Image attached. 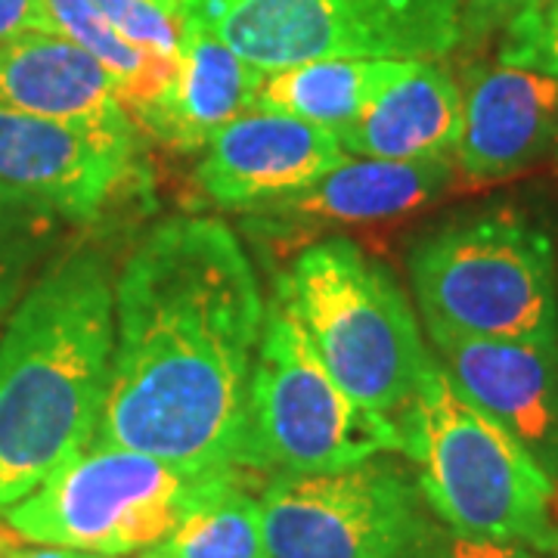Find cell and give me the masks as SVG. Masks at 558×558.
Returning <instances> with one entry per match:
<instances>
[{"label":"cell","instance_id":"obj_1","mask_svg":"<svg viewBox=\"0 0 558 558\" xmlns=\"http://www.w3.org/2000/svg\"><path fill=\"white\" fill-rule=\"evenodd\" d=\"M264 295L218 218L146 230L116 277V351L94 444L183 469H245Z\"/></svg>","mask_w":558,"mask_h":558},{"label":"cell","instance_id":"obj_2","mask_svg":"<svg viewBox=\"0 0 558 558\" xmlns=\"http://www.w3.org/2000/svg\"><path fill=\"white\" fill-rule=\"evenodd\" d=\"M116 351V274L78 245L22 295L0 332V515L81 457L100 428Z\"/></svg>","mask_w":558,"mask_h":558},{"label":"cell","instance_id":"obj_3","mask_svg":"<svg viewBox=\"0 0 558 558\" xmlns=\"http://www.w3.org/2000/svg\"><path fill=\"white\" fill-rule=\"evenodd\" d=\"M428 512L462 534L558 556V484L499 422L459 391L435 360L398 416Z\"/></svg>","mask_w":558,"mask_h":558},{"label":"cell","instance_id":"obj_4","mask_svg":"<svg viewBox=\"0 0 558 558\" xmlns=\"http://www.w3.org/2000/svg\"><path fill=\"white\" fill-rule=\"evenodd\" d=\"M277 292L317 360L354 400L398 418L435 366L416 307L357 242L323 240L292 260Z\"/></svg>","mask_w":558,"mask_h":558},{"label":"cell","instance_id":"obj_5","mask_svg":"<svg viewBox=\"0 0 558 558\" xmlns=\"http://www.w3.org/2000/svg\"><path fill=\"white\" fill-rule=\"evenodd\" d=\"M410 282L425 332L558 341L556 248L512 205L459 215L410 252Z\"/></svg>","mask_w":558,"mask_h":558},{"label":"cell","instance_id":"obj_6","mask_svg":"<svg viewBox=\"0 0 558 558\" xmlns=\"http://www.w3.org/2000/svg\"><path fill=\"white\" fill-rule=\"evenodd\" d=\"M248 478L264 475L252 469L196 472L137 450L90 444L0 519L32 543L124 558L159 546L205 499Z\"/></svg>","mask_w":558,"mask_h":558},{"label":"cell","instance_id":"obj_7","mask_svg":"<svg viewBox=\"0 0 558 558\" xmlns=\"http://www.w3.org/2000/svg\"><path fill=\"white\" fill-rule=\"evenodd\" d=\"M381 453L403 457L398 418L363 407L336 385L274 289L248 381L245 469L311 475L351 469Z\"/></svg>","mask_w":558,"mask_h":558},{"label":"cell","instance_id":"obj_8","mask_svg":"<svg viewBox=\"0 0 558 558\" xmlns=\"http://www.w3.org/2000/svg\"><path fill=\"white\" fill-rule=\"evenodd\" d=\"M180 20L260 72L311 60H444L469 40L462 0H180Z\"/></svg>","mask_w":558,"mask_h":558},{"label":"cell","instance_id":"obj_9","mask_svg":"<svg viewBox=\"0 0 558 558\" xmlns=\"http://www.w3.org/2000/svg\"><path fill=\"white\" fill-rule=\"evenodd\" d=\"M391 457L339 472L267 475L264 558H403L432 512L416 472Z\"/></svg>","mask_w":558,"mask_h":558},{"label":"cell","instance_id":"obj_10","mask_svg":"<svg viewBox=\"0 0 558 558\" xmlns=\"http://www.w3.org/2000/svg\"><path fill=\"white\" fill-rule=\"evenodd\" d=\"M140 134H106L0 106V180L50 205L65 223H90L140 186Z\"/></svg>","mask_w":558,"mask_h":558},{"label":"cell","instance_id":"obj_11","mask_svg":"<svg viewBox=\"0 0 558 558\" xmlns=\"http://www.w3.org/2000/svg\"><path fill=\"white\" fill-rule=\"evenodd\" d=\"M425 336L459 391L499 422L558 484V341Z\"/></svg>","mask_w":558,"mask_h":558},{"label":"cell","instance_id":"obj_12","mask_svg":"<svg viewBox=\"0 0 558 558\" xmlns=\"http://www.w3.org/2000/svg\"><path fill=\"white\" fill-rule=\"evenodd\" d=\"M348 159L339 137L311 121L252 106L205 143L202 193L223 208L255 211L292 196Z\"/></svg>","mask_w":558,"mask_h":558},{"label":"cell","instance_id":"obj_13","mask_svg":"<svg viewBox=\"0 0 558 558\" xmlns=\"http://www.w3.org/2000/svg\"><path fill=\"white\" fill-rule=\"evenodd\" d=\"M558 143V81L521 65H472L462 81L453 156L475 180H502L546 159Z\"/></svg>","mask_w":558,"mask_h":558},{"label":"cell","instance_id":"obj_14","mask_svg":"<svg viewBox=\"0 0 558 558\" xmlns=\"http://www.w3.org/2000/svg\"><path fill=\"white\" fill-rule=\"evenodd\" d=\"M0 106L106 134H140L119 81L57 32H28L0 44Z\"/></svg>","mask_w":558,"mask_h":558},{"label":"cell","instance_id":"obj_15","mask_svg":"<svg viewBox=\"0 0 558 558\" xmlns=\"http://www.w3.org/2000/svg\"><path fill=\"white\" fill-rule=\"evenodd\" d=\"M453 178L457 165L450 159L388 161L348 156L304 190L267 202L252 215L301 230L400 218L440 199Z\"/></svg>","mask_w":558,"mask_h":558},{"label":"cell","instance_id":"obj_16","mask_svg":"<svg viewBox=\"0 0 558 558\" xmlns=\"http://www.w3.org/2000/svg\"><path fill=\"white\" fill-rule=\"evenodd\" d=\"M462 121V87L438 60H403L366 102V109L336 134L357 159L418 161L450 159Z\"/></svg>","mask_w":558,"mask_h":558},{"label":"cell","instance_id":"obj_17","mask_svg":"<svg viewBox=\"0 0 558 558\" xmlns=\"http://www.w3.org/2000/svg\"><path fill=\"white\" fill-rule=\"evenodd\" d=\"M183 22L178 78L156 112L143 121L161 143L180 153L202 149L227 121L258 106L264 75L240 53H233L220 38L193 22Z\"/></svg>","mask_w":558,"mask_h":558},{"label":"cell","instance_id":"obj_18","mask_svg":"<svg viewBox=\"0 0 558 558\" xmlns=\"http://www.w3.org/2000/svg\"><path fill=\"white\" fill-rule=\"evenodd\" d=\"M403 60H311L267 72L258 106L341 134Z\"/></svg>","mask_w":558,"mask_h":558},{"label":"cell","instance_id":"obj_19","mask_svg":"<svg viewBox=\"0 0 558 558\" xmlns=\"http://www.w3.org/2000/svg\"><path fill=\"white\" fill-rule=\"evenodd\" d=\"M267 478H248L205 499L178 527L146 549L149 558H264L260 490Z\"/></svg>","mask_w":558,"mask_h":558},{"label":"cell","instance_id":"obj_20","mask_svg":"<svg viewBox=\"0 0 558 558\" xmlns=\"http://www.w3.org/2000/svg\"><path fill=\"white\" fill-rule=\"evenodd\" d=\"M62 223L50 205L0 180V326L38 279L40 260L57 248Z\"/></svg>","mask_w":558,"mask_h":558},{"label":"cell","instance_id":"obj_21","mask_svg":"<svg viewBox=\"0 0 558 558\" xmlns=\"http://www.w3.org/2000/svg\"><path fill=\"white\" fill-rule=\"evenodd\" d=\"M497 62L558 81V0H521L502 22Z\"/></svg>","mask_w":558,"mask_h":558},{"label":"cell","instance_id":"obj_22","mask_svg":"<svg viewBox=\"0 0 558 558\" xmlns=\"http://www.w3.org/2000/svg\"><path fill=\"white\" fill-rule=\"evenodd\" d=\"M403 558H553L543 556L531 546L509 543V539L475 537V534H462L447 524H440L435 515L425 521V527L418 531L413 543L407 546Z\"/></svg>","mask_w":558,"mask_h":558},{"label":"cell","instance_id":"obj_23","mask_svg":"<svg viewBox=\"0 0 558 558\" xmlns=\"http://www.w3.org/2000/svg\"><path fill=\"white\" fill-rule=\"evenodd\" d=\"M28 32H50L44 0H0V44Z\"/></svg>","mask_w":558,"mask_h":558},{"label":"cell","instance_id":"obj_24","mask_svg":"<svg viewBox=\"0 0 558 558\" xmlns=\"http://www.w3.org/2000/svg\"><path fill=\"white\" fill-rule=\"evenodd\" d=\"M521 0H462V13H465V38L481 40L490 32L502 28V22L512 16V10Z\"/></svg>","mask_w":558,"mask_h":558},{"label":"cell","instance_id":"obj_25","mask_svg":"<svg viewBox=\"0 0 558 558\" xmlns=\"http://www.w3.org/2000/svg\"><path fill=\"white\" fill-rule=\"evenodd\" d=\"M3 558H102L94 553H81V549H65V546H47V543H32V539L16 537L7 543Z\"/></svg>","mask_w":558,"mask_h":558},{"label":"cell","instance_id":"obj_26","mask_svg":"<svg viewBox=\"0 0 558 558\" xmlns=\"http://www.w3.org/2000/svg\"><path fill=\"white\" fill-rule=\"evenodd\" d=\"M159 7H165V10H171V13H180V0H156Z\"/></svg>","mask_w":558,"mask_h":558},{"label":"cell","instance_id":"obj_27","mask_svg":"<svg viewBox=\"0 0 558 558\" xmlns=\"http://www.w3.org/2000/svg\"><path fill=\"white\" fill-rule=\"evenodd\" d=\"M140 558H149V556H143V553H140Z\"/></svg>","mask_w":558,"mask_h":558},{"label":"cell","instance_id":"obj_28","mask_svg":"<svg viewBox=\"0 0 558 558\" xmlns=\"http://www.w3.org/2000/svg\"><path fill=\"white\" fill-rule=\"evenodd\" d=\"M556 558H558V556H556Z\"/></svg>","mask_w":558,"mask_h":558}]
</instances>
